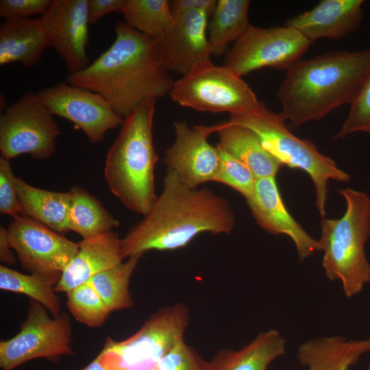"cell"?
<instances>
[{"label": "cell", "mask_w": 370, "mask_h": 370, "mask_svg": "<svg viewBox=\"0 0 370 370\" xmlns=\"http://www.w3.org/2000/svg\"><path fill=\"white\" fill-rule=\"evenodd\" d=\"M109 48L66 82L101 95L123 119L143 102L171 90L173 81L162 61L156 40L125 22L115 24Z\"/></svg>", "instance_id": "obj_1"}, {"label": "cell", "mask_w": 370, "mask_h": 370, "mask_svg": "<svg viewBox=\"0 0 370 370\" xmlns=\"http://www.w3.org/2000/svg\"><path fill=\"white\" fill-rule=\"evenodd\" d=\"M163 189L143 219L121 239L123 258L149 250H174L195 236L229 234L235 216L228 201L208 188H192L167 169Z\"/></svg>", "instance_id": "obj_2"}, {"label": "cell", "mask_w": 370, "mask_h": 370, "mask_svg": "<svg viewBox=\"0 0 370 370\" xmlns=\"http://www.w3.org/2000/svg\"><path fill=\"white\" fill-rule=\"evenodd\" d=\"M370 75V47L336 51L289 68L278 90L280 114L292 127L321 119L351 104Z\"/></svg>", "instance_id": "obj_3"}, {"label": "cell", "mask_w": 370, "mask_h": 370, "mask_svg": "<svg viewBox=\"0 0 370 370\" xmlns=\"http://www.w3.org/2000/svg\"><path fill=\"white\" fill-rule=\"evenodd\" d=\"M156 99L143 102L124 119L105 163L107 185L130 210L145 215L157 197L154 168L158 160L153 140Z\"/></svg>", "instance_id": "obj_4"}, {"label": "cell", "mask_w": 370, "mask_h": 370, "mask_svg": "<svg viewBox=\"0 0 370 370\" xmlns=\"http://www.w3.org/2000/svg\"><path fill=\"white\" fill-rule=\"evenodd\" d=\"M338 193L346 202V210L338 219L323 218L319 242L327 278L341 281L344 293L352 297L370 281V264L365 252L370 235V197L349 188Z\"/></svg>", "instance_id": "obj_5"}, {"label": "cell", "mask_w": 370, "mask_h": 370, "mask_svg": "<svg viewBox=\"0 0 370 370\" xmlns=\"http://www.w3.org/2000/svg\"><path fill=\"white\" fill-rule=\"evenodd\" d=\"M227 122L253 132L262 147L282 165L305 171L314 184L316 206L323 217L329 181L350 180L346 172L338 168L332 158L319 152L311 141L293 134L280 112L271 110L262 102L249 112L230 116Z\"/></svg>", "instance_id": "obj_6"}, {"label": "cell", "mask_w": 370, "mask_h": 370, "mask_svg": "<svg viewBox=\"0 0 370 370\" xmlns=\"http://www.w3.org/2000/svg\"><path fill=\"white\" fill-rule=\"evenodd\" d=\"M188 317L180 303L160 308L128 338H108L97 357L107 370H158L161 359L184 340Z\"/></svg>", "instance_id": "obj_7"}, {"label": "cell", "mask_w": 370, "mask_h": 370, "mask_svg": "<svg viewBox=\"0 0 370 370\" xmlns=\"http://www.w3.org/2000/svg\"><path fill=\"white\" fill-rule=\"evenodd\" d=\"M169 95L181 106L230 116L249 112L260 103L242 77L212 60L199 64L175 81Z\"/></svg>", "instance_id": "obj_8"}, {"label": "cell", "mask_w": 370, "mask_h": 370, "mask_svg": "<svg viewBox=\"0 0 370 370\" xmlns=\"http://www.w3.org/2000/svg\"><path fill=\"white\" fill-rule=\"evenodd\" d=\"M48 310L30 299L27 316L20 331L0 341V367L13 370L36 358L57 361L73 354L71 319L66 312L51 317Z\"/></svg>", "instance_id": "obj_9"}, {"label": "cell", "mask_w": 370, "mask_h": 370, "mask_svg": "<svg viewBox=\"0 0 370 370\" xmlns=\"http://www.w3.org/2000/svg\"><path fill=\"white\" fill-rule=\"evenodd\" d=\"M59 135L53 115L35 92L25 93L1 114L0 152L7 160L23 154L49 159L56 151Z\"/></svg>", "instance_id": "obj_10"}, {"label": "cell", "mask_w": 370, "mask_h": 370, "mask_svg": "<svg viewBox=\"0 0 370 370\" xmlns=\"http://www.w3.org/2000/svg\"><path fill=\"white\" fill-rule=\"evenodd\" d=\"M312 43L285 25L269 28L250 25L227 51L223 65L241 77L264 68L286 71L301 59Z\"/></svg>", "instance_id": "obj_11"}, {"label": "cell", "mask_w": 370, "mask_h": 370, "mask_svg": "<svg viewBox=\"0 0 370 370\" xmlns=\"http://www.w3.org/2000/svg\"><path fill=\"white\" fill-rule=\"evenodd\" d=\"M36 95L53 116L71 122L93 144L124 121L101 95L68 82H59Z\"/></svg>", "instance_id": "obj_12"}, {"label": "cell", "mask_w": 370, "mask_h": 370, "mask_svg": "<svg viewBox=\"0 0 370 370\" xmlns=\"http://www.w3.org/2000/svg\"><path fill=\"white\" fill-rule=\"evenodd\" d=\"M7 229L21 265L32 274L61 275L78 251V243L25 215Z\"/></svg>", "instance_id": "obj_13"}, {"label": "cell", "mask_w": 370, "mask_h": 370, "mask_svg": "<svg viewBox=\"0 0 370 370\" xmlns=\"http://www.w3.org/2000/svg\"><path fill=\"white\" fill-rule=\"evenodd\" d=\"M47 39L64 61L69 73L83 70L89 64L88 0H51L39 18Z\"/></svg>", "instance_id": "obj_14"}, {"label": "cell", "mask_w": 370, "mask_h": 370, "mask_svg": "<svg viewBox=\"0 0 370 370\" xmlns=\"http://www.w3.org/2000/svg\"><path fill=\"white\" fill-rule=\"evenodd\" d=\"M175 138L166 150L164 162L179 179L192 188L213 181L219 165L217 147L208 140L213 125L189 127L186 121L173 123Z\"/></svg>", "instance_id": "obj_15"}, {"label": "cell", "mask_w": 370, "mask_h": 370, "mask_svg": "<svg viewBox=\"0 0 370 370\" xmlns=\"http://www.w3.org/2000/svg\"><path fill=\"white\" fill-rule=\"evenodd\" d=\"M208 17L203 10L174 16L167 32L156 40L162 61L169 73L184 76L199 64L211 60Z\"/></svg>", "instance_id": "obj_16"}, {"label": "cell", "mask_w": 370, "mask_h": 370, "mask_svg": "<svg viewBox=\"0 0 370 370\" xmlns=\"http://www.w3.org/2000/svg\"><path fill=\"white\" fill-rule=\"evenodd\" d=\"M247 204L257 223L272 234L288 236L300 260L321 251L319 242L310 236L291 215L278 189L275 177L257 179Z\"/></svg>", "instance_id": "obj_17"}, {"label": "cell", "mask_w": 370, "mask_h": 370, "mask_svg": "<svg viewBox=\"0 0 370 370\" xmlns=\"http://www.w3.org/2000/svg\"><path fill=\"white\" fill-rule=\"evenodd\" d=\"M362 0H322L311 10L288 19L285 25L310 42L338 39L352 33L363 18Z\"/></svg>", "instance_id": "obj_18"}, {"label": "cell", "mask_w": 370, "mask_h": 370, "mask_svg": "<svg viewBox=\"0 0 370 370\" xmlns=\"http://www.w3.org/2000/svg\"><path fill=\"white\" fill-rule=\"evenodd\" d=\"M78 245L77 252L62 271L55 286L56 293H67L124 259L121 238L113 232L83 239Z\"/></svg>", "instance_id": "obj_19"}, {"label": "cell", "mask_w": 370, "mask_h": 370, "mask_svg": "<svg viewBox=\"0 0 370 370\" xmlns=\"http://www.w3.org/2000/svg\"><path fill=\"white\" fill-rule=\"evenodd\" d=\"M47 46L40 18H9L0 26V65L21 62L28 68L38 65Z\"/></svg>", "instance_id": "obj_20"}, {"label": "cell", "mask_w": 370, "mask_h": 370, "mask_svg": "<svg viewBox=\"0 0 370 370\" xmlns=\"http://www.w3.org/2000/svg\"><path fill=\"white\" fill-rule=\"evenodd\" d=\"M218 143L227 153L245 165L256 179L275 177L282 164L261 145L250 130L227 121L213 125Z\"/></svg>", "instance_id": "obj_21"}, {"label": "cell", "mask_w": 370, "mask_h": 370, "mask_svg": "<svg viewBox=\"0 0 370 370\" xmlns=\"http://www.w3.org/2000/svg\"><path fill=\"white\" fill-rule=\"evenodd\" d=\"M369 351L370 340L321 337L302 343L298 349L297 358L306 370H349Z\"/></svg>", "instance_id": "obj_22"}, {"label": "cell", "mask_w": 370, "mask_h": 370, "mask_svg": "<svg viewBox=\"0 0 370 370\" xmlns=\"http://www.w3.org/2000/svg\"><path fill=\"white\" fill-rule=\"evenodd\" d=\"M285 345L279 332L271 329L238 350L219 351L208 362V370H268L273 360L285 354Z\"/></svg>", "instance_id": "obj_23"}, {"label": "cell", "mask_w": 370, "mask_h": 370, "mask_svg": "<svg viewBox=\"0 0 370 370\" xmlns=\"http://www.w3.org/2000/svg\"><path fill=\"white\" fill-rule=\"evenodd\" d=\"M16 185L23 215L56 232L69 231V191L64 193L39 188L27 184L21 177H16Z\"/></svg>", "instance_id": "obj_24"}, {"label": "cell", "mask_w": 370, "mask_h": 370, "mask_svg": "<svg viewBox=\"0 0 370 370\" xmlns=\"http://www.w3.org/2000/svg\"><path fill=\"white\" fill-rule=\"evenodd\" d=\"M249 0H218L208 24V40L212 56H221L238 40L249 25Z\"/></svg>", "instance_id": "obj_25"}, {"label": "cell", "mask_w": 370, "mask_h": 370, "mask_svg": "<svg viewBox=\"0 0 370 370\" xmlns=\"http://www.w3.org/2000/svg\"><path fill=\"white\" fill-rule=\"evenodd\" d=\"M69 193V230L75 232L85 239L112 232L119 225V221L86 190L74 186Z\"/></svg>", "instance_id": "obj_26"}, {"label": "cell", "mask_w": 370, "mask_h": 370, "mask_svg": "<svg viewBox=\"0 0 370 370\" xmlns=\"http://www.w3.org/2000/svg\"><path fill=\"white\" fill-rule=\"evenodd\" d=\"M61 275L24 274L0 266V288L3 291L24 294L42 306L53 316L61 311V304L55 286Z\"/></svg>", "instance_id": "obj_27"}, {"label": "cell", "mask_w": 370, "mask_h": 370, "mask_svg": "<svg viewBox=\"0 0 370 370\" xmlns=\"http://www.w3.org/2000/svg\"><path fill=\"white\" fill-rule=\"evenodd\" d=\"M141 256L127 258L108 269L92 277L88 282L103 299L112 312L131 307L130 281Z\"/></svg>", "instance_id": "obj_28"}, {"label": "cell", "mask_w": 370, "mask_h": 370, "mask_svg": "<svg viewBox=\"0 0 370 370\" xmlns=\"http://www.w3.org/2000/svg\"><path fill=\"white\" fill-rule=\"evenodd\" d=\"M121 13L127 25L156 40L165 35L173 21L167 0H126Z\"/></svg>", "instance_id": "obj_29"}, {"label": "cell", "mask_w": 370, "mask_h": 370, "mask_svg": "<svg viewBox=\"0 0 370 370\" xmlns=\"http://www.w3.org/2000/svg\"><path fill=\"white\" fill-rule=\"evenodd\" d=\"M67 307L79 322L91 328L101 326L112 312L95 290L86 282L66 293Z\"/></svg>", "instance_id": "obj_30"}, {"label": "cell", "mask_w": 370, "mask_h": 370, "mask_svg": "<svg viewBox=\"0 0 370 370\" xmlns=\"http://www.w3.org/2000/svg\"><path fill=\"white\" fill-rule=\"evenodd\" d=\"M217 147L219 165L213 181L230 186L247 199L252 194L257 179L245 165L227 153L219 144Z\"/></svg>", "instance_id": "obj_31"}, {"label": "cell", "mask_w": 370, "mask_h": 370, "mask_svg": "<svg viewBox=\"0 0 370 370\" xmlns=\"http://www.w3.org/2000/svg\"><path fill=\"white\" fill-rule=\"evenodd\" d=\"M358 132L370 134V75L350 104L348 114L336 137L345 138Z\"/></svg>", "instance_id": "obj_32"}, {"label": "cell", "mask_w": 370, "mask_h": 370, "mask_svg": "<svg viewBox=\"0 0 370 370\" xmlns=\"http://www.w3.org/2000/svg\"><path fill=\"white\" fill-rule=\"evenodd\" d=\"M208 362L182 340L161 359L158 370H208Z\"/></svg>", "instance_id": "obj_33"}, {"label": "cell", "mask_w": 370, "mask_h": 370, "mask_svg": "<svg viewBox=\"0 0 370 370\" xmlns=\"http://www.w3.org/2000/svg\"><path fill=\"white\" fill-rule=\"evenodd\" d=\"M16 177L10 160L0 157V212L14 219L23 215L19 201Z\"/></svg>", "instance_id": "obj_34"}, {"label": "cell", "mask_w": 370, "mask_h": 370, "mask_svg": "<svg viewBox=\"0 0 370 370\" xmlns=\"http://www.w3.org/2000/svg\"><path fill=\"white\" fill-rule=\"evenodd\" d=\"M50 3L51 0H1L0 16L6 19L42 15Z\"/></svg>", "instance_id": "obj_35"}, {"label": "cell", "mask_w": 370, "mask_h": 370, "mask_svg": "<svg viewBox=\"0 0 370 370\" xmlns=\"http://www.w3.org/2000/svg\"><path fill=\"white\" fill-rule=\"evenodd\" d=\"M126 0H88L89 24L96 23L112 12H121Z\"/></svg>", "instance_id": "obj_36"}, {"label": "cell", "mask_w": 370, "mask_h": 370, "mask_svg": "<svg viewBox=\"0 0 370 370\" xmlns=\"http://www.w3.org/2000/svg\"><path fill=\"white\" fill-rule=\"evenodd\" d=\"M217 3L216 0H171L169 6L173 16L194 10L206 11L210 16Z\"/></svg>", "instance_id": "obj_37"}, {"label": "cell", "mask_w": 370, "mask_h": 370, "mask_svg": "<svg viewBox=\"0 0 370 370\" xmlns=\"http://www.w3.org/2000/svg\"><path fill=\"white\" fill-rule=\"evenodd\" d=\"M12 247L8 239V229L3 226L0 227V259L1 261L8 264L16 263V258L12 251Z\"/></svg>", "instance_id": "obj_38"}, {"label": "cell", "mask_w": 370, "mask_h": 370, "mask_svg": "<svg viewBox=\"0 0 370 370\" xmlns=\"http://www.w3.org/2000/svg\"><path fill=\"white\" fill-rule=\"evenodd\" d=\"M81 370H107L101 363L97 356L89 365Z\"/></svg>", "instance_id": "obj_39"}, {"label": "cell", "mask_w": 370, "mask_h": 370, "mask_svg": "<svg viewBox=\"0 0 370 370\" xmlns=\"http://www.w3.org/2000/svg\"><path fill=\"white\" fill-rule=\"evenodd\" d=\"M367 370H370V365H369V368H368V369H367Z\"/></svg>", "instance_id": "obj_40"}]
</instances>
